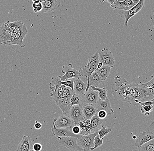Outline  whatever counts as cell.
<instances>
[{"mask_svg":"<svg viewBox=\"0 0 154 151\" xmlns=\"http://www.w3.org/2000/svg\"><path fill=\"white\" fill-rule=\"evenodd\" d=\"M114 79L116 88V91L118 97L122 101L131 104V97L129 91L126 86L128 81L119 76H116Z\"/></svg>","mask_w":154,"mask_h":151,"instance_id":"cell-1","label":"cell"},{"mask_svg":"<svg viewBox=\"0 0 154 151\" xmlns=\"http://www.w3.org/2000/svg\"><path fill=\"white\" fill-rule=\"evenodd\" d=\"M99 52H96L88 58L87 64L84 68L79 70V75L81 77H90L91 74L96 71L97 66L100 62L99 59Z\"/></svg>","mask_w":154,"mask_h":151,"instance_id":"cell-2","label":"cell"},{"mask_svg":"<svg viewBox=\"0 0 154 151\" xmlns=\"http://www.w3.org/2000/svg\"><path fill=\"white\" fill-rule=\"evenodd\" d=\"M98 134V132L90 134L88 135H82L77 139V143L82 149V151H90L94 146V138Z\"/></svg>","mask_w":154,"mask_h":151,"instance_id":"cell-3","label":"cell"},{"mask_svg":"<svg viewBox=\"0 0 154 151\" xmlns=\"http://www.w3.org/2000/svg\"><path fill=\"white\" fill-rule=\"evenodd\" d=\"M27 33L28 30L26 26V24L24 23L19 31L14 34L13 40L8 42L5 45L8 46L17 45L20 46L21 47L25 48V45L23 43V40Z\"/></svg>","mask_w":154,"mask_h":151,"instance_id":"cell-4","label":"cell"},{"mask_svg":"<svg viewBox=\"0 0 154 151\" xmlns=\"http://www.w3.org/2000/svg\"><path fill=\"white\" fill-rule=\"evenodd\" d=\"M59 143L60 145L66 147L68 149L72 151H82V149L77 143L78 138L73 137L63 136L58 137Z\"/></svg>","mask_w":154,"mask_h":151,"instance_id":"cell-5","label":"cell"},{"mask_svg":"<svg viewBox=\"0 0 154 151\" xmlns=\"http://www.w3.org/2000/svg\"><path fill=\"white\" fill-rule=\"evenodd\" d=\"M67 116L75 122V125H79L80 122H82L85 119L82 104L72 106Z\"/></svg>","mask_w":154,"mask_h":151,"instance_id":"cell-6","label":"cell"},{"mask_svg":"<svg viewBox=\"0 0 154 151\" xmlns=\"http://www.w3.org/2000/svg\"><path fill=\"white\" fill-rule=\"evenodd\" d=\"M57 118H55L53 120V128L51 129L53 134L57 137H59L63 136L73 137L79 138L82 136L81 134H75L72 131V128H58L55 125V122Z\"/></svg>","mask_w":154,"mask_h":151,"instance_id":"cell-7","label":"cell"},{"mask_svg":"<svg viewBox=\"0 0 154 151\" xmlns=\"http://www.w3.org/2000/svg\"><path fill=\"white\" fill-rule=\"evenodd\" d=\"M62 73L64 74L63 76H58V77L62 81H65L71 78H79V71H77L75 68L73 67L72 64H68L67 65H64L63 66L62 71Z\"/></svg>","mask_w":154,"mask_h":151,"instance_id":"cell-8","label":"cell"},{"mask_svg":"<svg viewBox=\"0 0 154 151\" xmlns=\"http://www.w3.org/2000/svg\"><path fill=\"white\" fill-rule=\"evenodd\" d=\"M99 59L100 62L103 63L104 66H113L115 63V59L111 52L108 49L102 50L99 53Z\"/></svg>","mask_w":154,"mask_h":151,"instance_id":"cell-9","label":"cell"},{"mask_svg":"<svg viewBox=\"0 0 154 151\" xmlns=\"http://www.w3.org/2000/svg\"><path fill=\"white\" fill-rule=\"evenodd\" d=\"M71 97H53L56 104L62 111L63 114L65 115H68L72 107L71 104Z\"/></svg>","mask_w":154,"mask_h":151,"instance_id":"cell-10","label":"cell"},{"mask_svg":"<svg viewBox=\"0 0 154 151\" xmlns=\"http://www.w3.org/2000/svg\"><path fill=\"white\" fill-rule=\"evenodd\" d=\"M14 33L5 24H2L0 26V45L5 44L9 41L13 40Z\"/></svg>","mask_w":154,"mask_h":151,"instance_id":"cell-11","label":"cell"},{"mask_svg":"<svg viewBox=\"0 0 154 151\" xmlns=\"http://www.w3.org/2000/svg\"><path fill=\"white\" fill-rule=\"evenodd\" d=\"M144 0H139V2L131 9L123 12V15L125 19V25L126 26H128L129 20L137 14L142 9L144 6Z\"/></svg>","mask_w":154,"mask_h":151,"instance_id":"cell-12","label":"cell"},{"mask_svg":"<svg viewBox=\"0 0 154 151\" xmlns=\"http://www.w3.org/2000/svg\"><path fill=\"white\" fill-rule=\"evenodd\" d=\"M83 103V104H90L95 105L99 98V93L98 91L92 90L91 87L89 90L85 92L83 97H82Z\"/></svg>","mask_w":154,"mask_h":151,"instance_id":"cell-13","label":"cell"},{"mask_svg":"<svg viewBox=\"0 0 154 151\" xmlns=\"http://www.w3.org/2000/svg\"><path fill=\"white\" fill-rule=\"evenodd\" d=\"M75 125V122L67 115L62 114L55 122L57 128H72Z\"/></svg>","mask_w":154,"mask_h":151,"instance_id":"cell-14","label":"cell"},{"mask_svg":"<svg viewBox=\"0 0 154 151\" xmlns=\"http://www.w3.org/2000/svg\"><path fill=\"white\" fill-rule=\"evenodd\" d=\"M94 106L97 109V112L100 110H103L106 112L107 116L114 114V111L111 107L110 101L108 98L104 101L99 99Z\"/></svg>","mask_w":154,"mask_h":151,"instance_id":"cell-15","label":"cell"},{"mask_svg":"<svg viewBox=\"0 0 154 151\" xmlns=\"http://www.w3.org/2000/svg\"><path fill=\"white\" fill-rule=\"evenodd\" d=\"M154 139V133L149 131H144L140 133L136 138L135 146L137 147L141 146L150 140Z\"/></svg>","mask_w":154,"mask_h":151,"instance_id":"cell-16","label":"cell"},{"mask_svg":"<svg viewBox=\"0 0 154 151\" xmlns=\"http://www.w3.org/2000/svg\"><path fill=\"white\" fill-rule=\"evenodd\" d=\"M43 5L42 13H48L58 9L60 7V3L57 0H47L42 2Z\"/></svg>","mask_w":154,"mask_h":151,"instance_id":"cell-17","label":"cell"},{"mask_svg":"<svg viewBox=\"0 0 154 151\" xmlns=\"http://www.w3.org/2000/svg\"><path fill=\"white\" fill-rule=\"evenodd\" d=\"M106 121V119H100L97 116V113L93 116L91 119L90 126L91 129V134L98 132L102 127L103 124Z\"/></svg>","mask_w":154,"mask_h":151,"instance_id":"cell-18","label":"cell"},{"mask_svg":"<svg viewBox=\"0 0 154 151\" xmlns=\"http://www.w3.org/2000/svg\"><path fill=\"white\" fill-rule=\"evenodd\" d=\"M134 3L132 0H125L122 2H116L115 1L113 4L109 6L110 8L123 10L127 11L129 10L135 5Z\"/></svg>","mask_w":154,"mask_h":151,"instance_id":"cell-19","label":"cell"},{"mask_svg":"<svg viewBox=\"0 0 154 151\" xmlns=\"http://www.w3.org/2000/svg\"><path fill=\"white\" fill-rule=\"evenodd\" d=\"M32 144L30 137L23 135L17 148V151H29L32 149Z\"/></svg>","mask_w":154,"mask_h":151,"instance_id":"cell-20","label":"cell"},{"mask_svg":"<svg viewBox=\"0 0 154 151\" xmlns=\"http://www.w3.org/2000/svg\"><path fill=\"white\" fill-rule=\"evenodd\" d=\"M87 84L84 82L80 79H76L74 81V93L79 95L82 98L83 97L85 92Z\"/></svg>","mask_w":154,"mask_h":151,"instance_id":"cell-21","label":"cell"},{"mask_svg":"<svg viewBox=\"0 0 154 151\" xmlns=\"http://www.w3.org/2000/svg\"><path fill=\"white\" fill-rule=\"evenodd\" d=\"M86 92L89 90V85L95 87H98L99 84L101 83L103 80H101L96 71H94L87 79Z\"/></svg>","mask_w":154,"mask_h":151,"instance_id":"cell-22","label":"cell"},{"mask_svg":"<svg viewBox=\"0 0 154 151\" xmlns=\"http://www.w3.org/2000/svg\"><path fill=\"white\" fill-rule=\"evenodd\" d=\"M82 104L85 119H91L94 115L97 113V109L95 106L90 104Z\"/></svg>","mask_w":154,"mask_h":151,"instance_id":"cell-23","label":"cell"},{"mask_svg":"<svg viewBox=\"0 0 154 151\" xmlns=\"http://www.w3.org/2000/svg\"><path fill=\"white\" fill-rule=\"evenodd\" d=\"M49 85H50V89L51 91L50 96L52 97L60 98L62 96L63 92L67 87L66 86L64 85L56 86L51 85L50 83Z\"/></svg>","mask_w":154,"mask_h":151,"instance_id":"cell-24","label":"cell"},{"mask_svg":"<svg viewBox=\"0 0 154 151\" xmlns=\"http://www.w3.org/2000/svg\"><path fill=\"white\" fill-rule=\"evenodd\" d=\"M113 66H104L100 69H96V71L102 80H105L109 76L111 69Z\"/></svg>","mask_w":154,"mask_h":151,"instance_id":"cell-25","label":"cell"},{"mask_svg":"<svg viewBox=\"0 0 154 151\" xmlns=\"http://www.w3.org/2000/svg\"><path fill=\"white\" fill-rule=\"evenodd\" d=\"M24 23H23L22 21H19V20H16L13 22L7 21L6 23H5L6 26L8 27L12 31L14 34L19 31V30L21 29Z\"/></svg>","mask_w":154,"mask_h":151,"instance_id":"cell-26","label":"cell"},{"mask_svg":"<svg viewBox=\"0 0 154 151\" xmlns=\"http://www.w3.org/2000/svg\"><path fill=\"white\" fill-rule=\"evenodd\" d=\"M89 87H91L92 90L98 91V93H99V98H100V99L104 101L107 98V90L106 89L105 87L101 88L98 87H95V86L91 85H89Z\"/></svg>","mask_w":154,"mask_h":151,"instance_id":"cell-27","label":"cell"},{"mask_svg":"<svg viewBox=\"0 0 154 151\" xmlns=\"http://www.w3.org/2000/svg\"><path fill=\"white\" fill-rule=\"evenodd\" d=\"M138 151H154V139L139 147Z\"/></svg>","mask_w":154,"mask_h":151,"instance_id":"cell-28","label":"cell"},{"mask_svg":"<svg viewBox=\"0 0 154 151\" xmlns=\"http://www.w3.org/2000/svg\"><path fill=\"white\" fill-rule=\"evenodd\" d=\"M83 103L82 98L79 95L74 93L71 97V106L75 105H81Z\"/></svg>","mask_w":154,"mask_h":151,"instance_id":"cell-29","label":"cell"},{"mask_svg":"<svg viewBox=\"0 0 154 151\" xmlns=\"http://www.w3.org/2000/svg\"><path fill=\"white\" fill-rule=\"evenodd\" d=\"M78 125L80 128L81 131L80 134L82 135H86L91 134L90 125L88 126H85L81 121L79 122Z\"/></svg>","mask_w":154,"mask_h":151,"instance_id":"cell-30","label":"cell"},{"mask_svg":"<svg viewBox=\"0 0 154 151\" xmlns=\"http://www.w3.org/2000/svg\"><path fill=\"white\" fill-rule=\"evenodd\" d=\"M153 105L142 106L140 108V111L141 113L145 116H149L153 110Z\"/></svg>","mask_w":154,"mask_h":151,"instance_id":"cell-31","label":"cell"},{"mask_svg":"<svg viewBox=\"0 0 154 151\" xmlns=\"http://www.w3.org/2000/svg\"><path fill=\"white\" fill-rule=\"evenodd\" d=\"M111 128L110 127H107L103 125L100 129L98 131V134L101 138H103L105 136L111 131Z\"/></svg>","mask_w":154,"mask_h":151,"instance_id":"cell-32","label":"cell"},{"mask_svg":"<svg viewBox=\"0 0 154 151\" xmlns=\"http://www.w3.org/2000/svg\"><path fill=\"white\" fill-rule=\"evenodd\" d=\"M103 138H101L100 135L98 134H97L94 138V143L95 146L93 148H91V150H93L96 148L101 146L103 145Z\"/></svg>","mask_w":154,"mask_h":151,"instance_id":"cell-33","label":"cell"},{"mask_svg":"<svg viewBox=\"0 0 154 151\" xmlns=\"http://www.w3.org/2000/svg\"><path fill=\"white\" fill-rule=\"evenodd\" d=\"M152 80L146 83H143L142 85L146 86L150 91L154 95V74L151 77Z\"/></svg>","mask_w":154,"mask_h":151,"instance_id":"cell-34","label":"cell"},{"mask_svg":"<svg viewBox=\"0 0 154 151\" xmlns=\"http://www.w3.org/2000/svg\"><path fill=\"white\" fill-rule=\"evenodd\" d=\"M74 91L72 90V88L69 87H66V89L63 92V94L61 97L66 98V97H71L74 94ZM61 98V97H60Z\"/></svg>","mask_w":154,"mask_h":151,"instance_id":"cell-35","label":"cell"},{"mask_svg":"<svg viewBox=\"0 0 154 151\" xmlns=\"http://www.w3.org/2000/svg\"><path fill=\"white\" fill-rule=\"evenodd\" d=\"M33 7V12L37 13L39 11H42L43 9V5L42 2L37 3H32Z\"/></svg>","mask_w":154,"mask_h":151,"instance_id":"cell-36","label":"cell"},{"mask_svg":"<svg viewBox=\"0 0 154 151\" xmlns=\"http://www.w3.org/2000/svg\"><path fill=\"white\" fill-rule=\"evenodd\" d=\"M97 116L100 119H105L107 116L106 112L105 110H101L98 111L97 113Z\"/></svg>","mask_w":154,"mask_h":151,"instance_id":"cell-37","label":"cell"},{"mask_svg":"<svg viewBox=\"0 0 154 151\" xmlns=\"http://www.w3.org/2000/svg\"><path fill=\"white\" fill-rule=\"evenodd\" d=\"M80 128L79 126L78 125H75L73 128H72V131L73 133L75 134H79L80 132Z\"/></svg>","mask_w":154,"mask_h":151,"instance_id":"cell-38","label":"cell"},{"mask_svg":"<svg viewBox=\"0 0 154 151\" xmlns=\"http://www.w3.org/2000/svg\"><path fill=\"white\" fill-rule=\"evenodd\" d=\"M42 146L40 143H36L32 146V149L34 151H41Z\"/></svg>","mask_w":154,"mask_h":151,"instance_id":"cell-39","label":"cell"},{"mask_svg":"<svg viewBox=\"0 0 154 151\" xmlns=\"http://www.w3.org/2000/svg\"><path fill=\"white\" fill-rule=\"evenodd\" d=\"M140 105L141 106H146V105H154V101L151 100V101H146L144 102L141 103Z\"/></svg>","mask_w":154,"mask_h":151,"instance_id":"cell-40","label":"cell"},{"mask_svg":"<svg viewBox=\"0 0 154 151\" xmlns=\"http://www.w3.org/2000/svg\"><path fill=\"white\" fill-rule=\"evenodd\" d=\"M42 127V125L41 123L38 122L37 121H35V124L34 125L35 128L36 129H40Z\"/></svg>","mask_w":154,"mask_h":151,"instance_id":"cell-41","label":"cell"},{"mask_svg":"<svg viewBox=\"0 0 154 151\" xmlns=\"http://www.w3.org/2000/svg\"><path fill=\"white\" fill-rule=\"evenodd\" d=\"M82 122L85 126H88L90 125V123H91V119H84Z\"/></svg>","mask_w":154,"mask_h":151,"instance_id":"cell-42","label":"cell"},{"mask_svg":"<svg viewBox=\"0 0 154 151\" xmlns=\"http://www.w3.org/2000/svg\"><path fill=\"white\" fill-rule=\"evenodd\" d=\"M106 1L108 2L110 4V6L112 5L115 2V0H106Z\"/></svg>","mask_w":154,"mask_h":151,"instance_id":"cell-43","label":"cell"},{"mask_svg":"<svg viewBox=\"0 0 154 151\" xmlns=\"http://www.w3.org/2000/svg\"><path fill=\"white\" fill-rule=\"evenodd\" d=\"M150 21L152 23L154 24V13L151 16V19H150Z\"/></svg>","mask_w":154,"mask_h":151,"instance_id":"cell-44","label":"cell"},{"mask_svg":"<svg viewBox=\"0 0 154 151\" xmlns=\"http://www.w3.org/2000/svg\"><path fill=\"white\" fill-rule=\"evenodd\" d=\"M103 66V63L101 62H99V64H98V66H97V69H100V68H101L102 66Z\"/></svg>","mask_w":154,"mask_h":151,"instance_id":"cell-45","label":"cell"},{"mask_svg":"<svg viewBox=\"0 0 154 151\" xmlns=\"http://www.w3.org/2000/svg\"><path fill=\"white\" fill-rule=\"evenodd\" d=\"M33 3H37L40 2V0H32Z\"/></svg>","mask_w":154,"mask_h":151,"instance_id":"cell-46","label":"cell"},{"mask_svg":"<svg viewBox=\"0 0 154 151\" xmlns=\"http://www.w3.org/2000/svg\"><path fill=\"white\" fill-rule=\"evenodd\" d=\"M134 2L135 5H136L139 2V0H132Z\"/></svg>","mask_w":154,"mask_h":151,"instance_id":"cell-47","label":"cell"},{"mask_svg":"<svg viewBox=\"0 0 154 151\" xmlns=\"http://www.w3.org/2000/svg\"><path fill=\"white\" fill-rule=\"evenodd\" d=\"M106 0H100V2L101 3H105V2Z\"/></svg>","mask_w":154,"mask_h":151,"instance_id":"cell-48","label":"cell"},{"mask_svg":"<svg viewBox=\"0 0 154 151\" xmlns=\"http://www.w3.org/2000/svg\"><path fill=\"white\" fill-rule=\"evenodd\" d=\"M115 1H116V2H123V1H125V0H115Z\"/></svg>","mask_w":154,"mask_h":151,"instance_id":"cell-49","label":"cell"},{"mask_svg":"<svg viewBox=\"0 0 154 151\" xmlns=\"http://www.w3.org/2000/svg\"><path fill=\"white\" fill-rule=\"evenodd\" d=\"M40 2H45V1H47V0H40ZM58 1V0H57Z\"/></svg>","mask_w":154,"mask_h":151,"instance_id":"cell-50","label":"cell"},{"mask_svg":"<svg viewBox=\"0 0 154 151\" xmlns=\"http://www.w3.org/2000/svg\"><path fill=\"white\" fill-rule=\"evenodd\" d=\"M133 139H136L137 137L136 136H134L133 137Z\"/></svg>","mask_w":154,"mask_h":151,"instance_id":"cell-51","label":"cell"},{"mask_svg":"<svg viewBox=\"0 0 154 151\" xmlns=\"http://www.w3.org/2000/svg\"><path fill=\"white\" fill-rule=\"evenodd\" d=\"M29 151H34L33 150V149H31Z\"/></svg>","mask_w":154,"mask_h":151,"instance_id":"cell-52","label":"cell"},{"mask_svg":"<svg viewBox=\"0 0 154 151\" xmlns=\"http://www.w3.org/2000/svg\"><path fill=\"white\" fill-rule=\"evenodd\" d=\"M152 101H154V98H153V99H152Z\"/></svg>","mask_w":154,"mask_h":151,"instance_id":"cell-53","label":"cell"},{"mask_svg":"<svg viewBox=\"0 0 154 151\" xmlns=\"http://www.w3.org/2000/svg\"></svg>","mask_w":154,"mask_h":151,"instance_id":"cell-54","label":"cell"}]
</instances>
